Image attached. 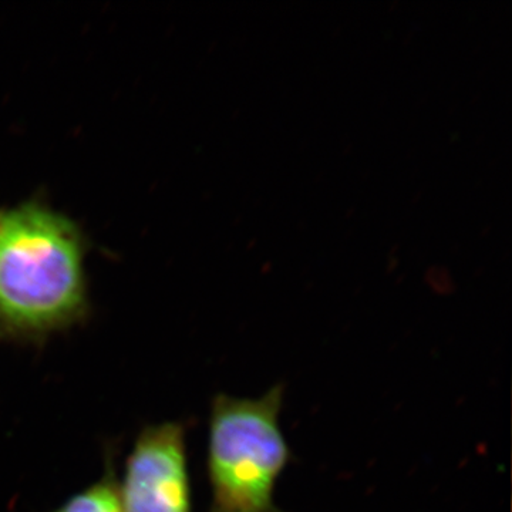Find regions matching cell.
<instances>
[{"label": "cell", "instance_id": "6da1fadb", "mask_svg": "<svg viewBox=\"0 0 512 512\" xmlns=\"http://www.w3.org/2000/svg\"><path fill=\"white\" fill-rule=\"evenodd\" d=\"M89 313L79 231L37 204L0 211V342L43 345Z\"/></svg>", "mask_w": 512, "mask_h": 512}, {"label": "cell", "instance_id": "277c9868", "mask_svg": "<svg viewBox=\"0 0 512 512\" xmlns=\"http://www.w3.org/2000/svg\"><path fill=\"white\" fill-rule=\"evenodd\" d=\"M104 456L103 476L50 512H124L116 468V447H107Z\"/></svg>", "mask_w": 512, "mask_h": 512}, {"label": "cell", "instance_id": "3957f363", "mask_svg": "<svg viewBox=\"0 0 512 512\" xmlns=\"http://www.w3.org/2000/svg\"><path fill=\"white\" fill-rule=\"evenodd\" d=\"M187 424H147L128 453L119 480L124 512H192Z\"/></svg>", "mask_w": 512, "mask_h": 512}, {"label": "cell", "instance_id": "7a4b0ae2", "mask_svg": "<svg viewBox=\"0 0 512 512\" xmlns=\"http://www.w3.org/2000/svg\"><path fill=\"white\" fill-rule=\"evenodd\" d=\"M285 387L258 399L220 393L208 420L210 512H284L275 504L279 478L293 460L281 429Z\"/></svg>", "mask_w": 512, "mask_h": 512}]
</instances>
